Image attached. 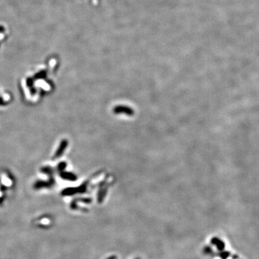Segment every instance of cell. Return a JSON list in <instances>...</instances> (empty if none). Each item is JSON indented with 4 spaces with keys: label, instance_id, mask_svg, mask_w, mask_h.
<instances>
[{
    "label": "cell",
    "instance_id": "obj_2",
    "mask_svg": "<svg viewBox=\"0 0 259 259\" xmlns=\"http://www.w3.org/2000/svg\"><path fill=\"white\" fill-rule=\"evenodd\" d=\"M212 243L217 246V249L219 250V251H222V250H224L225 247V243H223V241H221L220 239H218L217 238H212Z\"/></svg>",
    "mask_w": 259,
    "mask_h": 259
},
{
    "label": "cell",
    "instance_id": "obj_4",
    "mask_svg": "<svg viewBox=\"0 0 259 259\" xmlns=\"http://www.w3.org/2000/svg\"><path fill=\"white\" fill-rule=\"evenodd\" d=\"M233 259H238V255H233Z\"/></svg>",
    "mask_w": 259,
    "mask_h": 259
},
{
    "label": "cell",
    "instance_id": "obj_3",
    "mask_svg": "<svg viewBox=\"0 0 259 259\" xmlns=\"http://www.w3.org/2000/svg\"><path fill=\"white\" fill-rule=\"evenodd\" d=\"M219 256L221 257L222 259H227L228 258V257L230 255V253L228 251H225V252H222V253H220L219 254Z\"/></svg>",
    "mask_w": 259,
    "mask_h": 259
},
{
    "label": "cell",
    "instance_id": "obj_1",
    "mask_svg": "<svg viewBox=\"0 0 259 259\" xmlns=\"http://www.w3.org/2000/svg\"><path fill=\"white\" fill-rule=\"evenodd\" d=\"M114 112L117 114L125 113L128 115H131L133 114V110H131L130 107H125V106H118L115 107V108L114 109Z\"/></svg>",
    "mask_w": 259,
    "mask_h": 259
}]
</instances>
